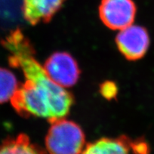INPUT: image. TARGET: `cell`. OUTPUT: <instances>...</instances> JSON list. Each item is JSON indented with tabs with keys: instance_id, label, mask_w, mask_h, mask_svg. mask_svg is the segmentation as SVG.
<instances>
[{
	"instance_id": "1",
	"label": "cell",
	"mask_w": 154,
	"mask_h": 154,
	"mask_svg": "<svg viewBox=\"0 0 154 154\" xmlns=\"http://www.w3.org/2000/svg\"><path fill=\"white\" fill-rule=\"evenodd\" d=\"M2 44L9 52V64L20 69L25 78L10 100L16 112L24 118L38 117L49 122L65 118L74 103V97L50 78L36 59L29 40L16 29L6 36Z\"/></svg>"
},
{
	"instance_id": "2",
	"label": "cell",
	"mask_w": 154,
	"mask_h": 154,
	"mask_svg": "<svg viewBox=\"0 0 154 154\" xmlns=\"http://www.w3.org/2000/svg\"><path fill=\"white\" fill-rule=\"evenodd\" d=\"M45 138L46 149L49 154H82L86 146L82 128L65 118L50 121Z\"/></svg>"
},
{
	"instance_id": "3",
	"label": "cell",
	"mask_w": 154,
	"mask_h": 154,
	"mask_svg": "<svg viewBox=\"0 0 154 154\" xmlns=\"http://www.w3.org/2000/svg\"><path fill=\"white\" fill-rule=\"evenodd\" d=\"M99 17L112 30H121L133 24L137 8L133 0H101Z\"/></svg>"
},
{
	"instance_id": "4",
	"label": "cell",
	"mask_w": 154,
	"mask_h": 154,
	"mask_svg": "<svg viewBox=\"0 0 154 154\" xmlns=\"http://www.w3.org/2000/svg\"><path fill=\"white\" fill-rule=\"evenodd\" d=\"M119 51L126 59L136 61L143 57L150 45V36L147 29L139 25L131 24L119 30L116 37Z\"/></svg>"
},
{
	"instance_id": "5",
	"label": "cell",
	"mask_w": 154,
	"mask_h": 154,
	"mask_svg": "<svg viewBox=\"0 0 154 154\" xmlns=\"http://www.w3.org/2000/svg\"><path fill=\"white\" fill-rule=\"evenodd\" d=\"M44 67L56 84L66 88L74 86L80 76L78 63L67 52H55L45 61Z\"/></svg>"
},
{
	"instance_id": "6",
	"label": "cell",
	"mask_w": 154,
	"mask_h": 154,
	"mask_svg": "<svg viewBox=\"0 0 154 154\" xmlns=\"http://www.w3.org/2000/svg\"><path fill=\"white\" fill-rule=\"evenodd\" d=\"M65 0H24L23 13L29 23L48 22L59 10Z\"/></svg>"
},
{
	"instance_id": "7",
	"label": "cell",
	"mask_w": 154,
	"mask_h": 154,
	"mask_svg": "<svg viewBox=\"0 0 154 154\" xmlns=\"http://www.w3.org/2000/svg\"><path fill=\"white\" fill-rule=\"evenodd\" d=\"M134 141L126 136L101 138L86 145L82 154H129Z\"/></svg>"
},
{
	"instance_id": "8",
	"label": "cell",
	"mask_w": 154,
	"mask_h": 154,
	"mask_svg": "<svg viewBox=\"0 0 154 154\" xmlns=\"http://www.w3.org/2000/svg\"><path fill=\"white\" fill-rule=\"evenodd\" d=\"M0 154H47L42 148L32 142L29 137L21 134L8 138L0 144Z\"/></svg>"
},
{
	"instance_id": "9",
	"label": "cell",
	"mask_w": 154,
	"mask_h": 154,
	"mask_svg": "<svg viewBox=\"0 0 154 154\" xmlns=\"http://www.w3.org/2000/svg\"><path fill=\"white\" fill-rule=\"evenodd\" d=\"M19 86L17 77L10 70L0 67V103L10 101Z\"/></svg>"
},
{
	"instance_id": "10",
	"label": "cell",
	"mask_w": 154,
	"mask_h": 154,
	"mask_svg": "<svg viewBox=\"0 0 154 154\" xmlns=\"http://www.w3.org/2000/svg\"><path fill=\"white\" fill-rule=\"evenodd\" d=\"M117 87L112 82H106L102 84L100 88L101 95L107 99H111L115 97L117 94Z\"/></svg>"
},
{
	"instance_id": "11",
	"label": "cell",
	"mask_w": 154,
	"mask_h": 154,
	"mask_svg": "<svg viewBox=\"0 0 154 154\" xmlns=\"http://www.w3.org/2000/svg\"><path fill=\"white\" fill-rule=\"evenodd\" d=\"M132 152L134 154H149V145L142 139L134 140Z\"/></svg>"
}]
</instances>
